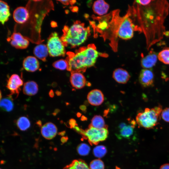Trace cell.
<instances>
[{
	"instance_id": "cell-38",
	"label": "cell",
	"mask_w": 169,
	"mask_h": 169,
	"mask_svg": "<svg viewBox=\"0 0 169 169\" xmlns=\"http://www.w3.org/2000/svg\"><path fill=\"white\" fill-rule=\"evenodd\" d=\"M79 108L82 111H84L86 109V107L84 105H81L80 106Z\"/></svg>"
},
{
	"instance_id": "cell-29",
	"label": "cell",
	"mask_w": 169,
	"mask_h": 169,
	"mask_svg": "<svg viewBox=\"0 0 169 169\" xmlns=\"http://www.w3.org/2000/svg\"><path fill=\"white\" fill-rule=\"evenodd\" d=\"M53 66L56 69L60 70H64L67 69L68 64L66 60L61 59L54 62L53 64Z\"/></svg>"
},
{
	"instance_id": "cell-34",
	"label": "cell",
	"mask_w": 169,
	"mask_h": 169,
	"mask_svg": "<svg viewBox=\"0 0 169 169\" xmlns=\"http://www.w3.org/2000/svg\"><path fill=\"white\" fill-rule=\"evenodd\" d=\"M64 5H68L69 4H73L74 3V1L70 0H59Z\"/></svg>"
},
{
	"instance_id": "cell-27",
	"label": "cell",
	"mask_w": 169,
	"mask_h": 169,
	"mask_svg": "<svg viewBox=\"0 0 169 169\" xmlns=\"http://www.w3.org/2000/svg\"><path fill=\"white\" fill-rule=\"evenodd\" d=\"M93 152L95 156L98 158H101L106 153L107 150L105 147L104 146H98L94 148Z\"/></svg>"
},
{
	"instance_id": "cell-18",
	"label": "cell",
	"mask_w": 169,
	"mask_h": 169,
	"mask_svg": "<svg viewBox=\"0 0 169 169\" xmlns=\"http://www.w3.org/2000/svg\"><path fill=\"white\" fill-rule=\"evenodd\" d=\"M131 122V125H127L124 123L121 127L119 128L120 131L119 135L117 136L119 138H129L132 135L134 132L136 122L134 120L132 121Z\"/></svg>"
},
{
	"instance_id": "cell-13",
	"label": "cell",
	"mask_w": 169,
	"mask_h": 169,
	"mask_svg": "<svg viewBox=\"0 0 169 169\" xmlns=\"http://www.w3.org/2000/svg\"><path fill=\"white\" fill-rule=\"evenodd\" d=\"M57 129L55 125L51 122H48L44 124L41 127V133L45 138L50 140L56 135Z\"/></svg>"
},
{
	"instance_id": "cell-1",
	"label": "cell",
	"mask_w": 169,
	"mask_h": 169,
	"mask_svg": "<svg viewBox=\"0 0 169 169\" xmlns=\"http://www.w3.org/2000/svg\"><path fill=\"white\" fill-rule=\"evenodd\" d=\"M99 54L94 45L82 48L75 53L68 52L65 59L68 64L67 69L71 73L84 72L87 68L94 65Z\"/></svg>"
},
{
	"instance_id": "cell-16",
	"label": "cell",
	"mask_w": 169,
	"mask_h": 169,
	"mask_svg": "<svg viewBox=\"0 0 169 169\" xmlns=\"http://www.w3.org/2000/svg\"><path fill=\"white\" fill-rule=\"evenodd\" d=\"M157 55L153 51H151L148 54L142 58L141 60V65L144 69H150L156 64Z\"/></svg>"
},
{
	"instance_id": "cell-9",
	"label": "cell",
	"mask_w": 169,
	"mask_h": 169,
	"mask_svg": "<svg viewBox=\"0 0 169 169\" xmlns=\"http://www.w3.org/2000/svg\"><path fill=\"white\" fill-rule=\"evenodd\" d=\"M139 82L141 86L144 88L152 87L154 85V74L151 70L144 69L139 74Z\"/></svg>"
},
{
	"instance_id": "cell-17",
	"label": "cell",
	"mask_w": 169,
	"mask_h": 169,
	"mask_svg": "<svg viewBox=\"0 0 169 169\" xmlns=\"http://www.w3.org/2000/svg\"><path fill=\"white\" fill-rule=\"evenodd\" d=\"M109 8V5L108 4L103 0H98L95 1L92 6L94 12L100 16L106 14Z\"/></svg>"
},
{
	"instance_id": "cell-32",
	"label": "cell",
	"mask_w": 169,
	"mask_h": 169,
	"mask_svg": "<svg viewBox=\"0 0 169 169\" xmlns=\"http://www.w3.org/2000/svg\"><path fill=\"white\" fill-rule=\"evenodd\" d=\"M152 1L151 0H137L136 1V2L137 3L139 4L142 5L143 6H145L148 5L150 4L151 2Z\"/></svg>"
},
{
	"instance_id": "cell-3",
	"label": "cell",
	"mask_w": 169,
	"mask_h": 169,
	"mask_svg": "<svg viewBox=\"0 0 169 169\" xmlns=\"http://www.w3.org/2000/svg\"><path fill=\"white\" fill-rule=\"evenodd\" d=\"M162 110L161 105L151 109L146 108L144 111L139 113L136 117L138 125L146 129L153 128L159 123Z\"/></svg>"
},
{
	"instance_id": "cell-39",
	"label": "cell",
	"mask_w": 169,
	"mask_h": 169,
	"mask_svg": "<svg viewBox=\"0 0 169 169\" xmlns=\"http://www.w3.org/2000/svg\"><path fill=\"white\" fill-rule=\"evenodd\" d=\"M66 133V132L65 131H63L61 132H59L58 133V134L59 135L61 136H63Z\"/></svg>"
},
{
	"instance_id": "cell-15",
	"label": "cell",
	"mask_w": 169,
	"mask_h": 169,
	"mask_svg": "<svg viewBox=\"0 0 169 169\" xmlns=\"http://www.w3.org/2000/svg\"><path fill=\"white\" fill-rule=\"evenodd\" d=\"M23 66L26 71L34 72L39 68V64L37 59L32 56H28L26 58L23 62Z\"/></svg>"
},
{
	"instance_id": "cell-33",
	"label": "cell",
	"mask_w": 169,
	"mask_h": 169,
	"mask_svg": "<svg viewBox=\"0 0 169 169\" xmlns=\"http://www.w3.org/2000/svg\"><path fill=\"white\" fill-rule=\"evenodd\" d=\"M68 123L70 128H74L77 125L76 120L73 119L69 120Z\"/></svg>"
},
{
	"instance_id": "cell-30",
	"label": "cell",
	"mask_w": 169,
	"mask_h": 169,
	"mask_svg": "<svg viewBox=\"0 0 169 169\" xmlns=\"http://www.w3.org/2000/svg\"><path fill=\"white\" fill-rule=\"evenodd\" d=\"M90 169H104L103 162L100 159H96L91 161L90 165Z\"/></svg>"
},
{
	"instance_id": "cell-4",
	"label": "cell",
	"mask_w": 169,
	"mask_h": 169,
	"mask_svg": "<svg viewBox=\"0 0 169 169\" xmlns=\"http://www.w3.org/2000/svg\"><path fill=\"white\" fill-rule=\"evenodd\" d=\"M47 46L49 54L51 56H65L66 53L65 46L57 33L54 32L49 35Z\"/></svg>"
},
{
	"instance_id": "cell-19",
	"label": "cell",
	"mask_w": 169,
	"mask_h": 169,
	"mask_svg": "<svg viewBox=\"0 0 169 169\" xmlns=\"http://www.w3.org/2000/svg\"><path fill=\"white\" fill-rule=\"evenodd\" d=\"M35 56L43 61H45L49 52L47 45L44 44H39L36 46L33 50Z\"/></svg>"
},
{
	"instance_id": "cell-10",
	"label": "cell",
	"mask_w": 169,
	"mask_h": 169,
	"mask_svg": "<svg viewBox=\"0 0 169 169\" xmlns=\"http://www.w3.org/2000/svg\"><path fill=\"white\" fill-rule=\"evenodd\" d=\"M87 99L88 102L91 105L98 106L103 103L104 98V95L101 91L98 89H94L88 93Z\"/></svg>"
},
{
	"instance_id": "cell-2",
	"label": "cell",
	"mask_w": 169,
	"mask_h": 169,
	"mask_svg": "<svg viewBox=\"0 0 169 169\" xmlns=\"http://www.w3.org/2000/svg\"><path fill=\"white\" fill-rule=\"evenodd\" d=\"M60 38L65 46L74 48L83 44L89 35V29L84 23L76 21L70 27L65 26Z\"/></svg>"
},
{
	"instance_id": "cell-35",
	"label": "cell",
	"mask_w": 169,
	"mask_h": 169,
	"mask_svg": "<svg viewBox=\"0 0 169 169\" xmlns=\"http://www.w3.org/2000/svg\"><path fill=\"white\" fill-rule=\"evenodd\" d=\"M68 140V136H63L61 138V141L62 144H63L66 143Z\"/></svg>"
},
{
	"instance_id": "cell-43",
	"label": "cell",
	"mask_w": 169,
	"mask_h": 169,
	"mask_svg": "<svg viewBox=\"0 0 169 169\" xmlns=\"http://www.w3.org/2000/svg\"><path fill=\"white\" fill-rule=\"evenodd\" d=\"M2 97V93H1V90H0V101L1 100Z\"/></svg>"
},
{
	"instance_id": "cell-42",
	"label": "cell",
	"mask_w": 169,
	"mask_h": 169,
	"mask_svg": "<svg viewBox=\"0 0 169 169\" xmlns=\"http://www.w3.org/2000/svg\"><path fill=\"white\" fill-rule=\"evenodd\" d=\"M59 112V110L58 109H56V110L54 111V113L53 115H56L57 113H58Z\"/></svg>"
},
{
	"instance_id": "cell-41",
	"label": "cell",
	"mask_w": 169,
	"mask_h": 169,
	"mask_svg": "<svg viewBox=\"0 0 169 169\" xmlns=\"http://www.w3.org/2000/svg\"><path fill=\"white\" fill-rule=\"evenodd\" d=\"M37 124L38 125H39V126H41L42 125V123L41 122L40 120H39L37 122Z\"/></svg>"
},
{
	"instance_id": "cell-11",
	"label": "cell",
	"mask_w": 169,
	"mask_h": 169,
	"mask_svg": "<svg viewBox=\"0 0 169 169\" xmlns=\"http://www.w3.org/2000/svg\"><path fill=\"white\" fill-rule=\"evenodd\" d=\"M29 17L28 10L24 7H18L13 12V17L14 21L19 24H23L26 22Z\"/></svg>"
},
{
	"instance_id": "cell-45",
	"label": "cell",
	"mask_w": 169,
	"mask_h": 169,
	"mask_svg": "<svg viewBox=\"0 0 169 169\" xmlns=\"http://www.w3.org/2000/svg\"><path fill=\"white\" fill-rule=\"evenodd\" d=\"M0 169H2L0 168Z\"/></svg>"
},
{
	"instance_id": "cell-31",
	"label": "cell",
	"mask_w": 169,
	"mask_h": 169,
	"mask_svg": "<svg viewBox=\"0 0 169 169\" xmlns=\"http://www.w3.org/2000/svg\"><path fill=\"white\" fill-rule=\"evenodd\" d=\"M161 116L165 121L169 122V107L166 108L162 110Z\"/></svg>"
},
{
	"instance_id": "cell-20",
	"label": "cell",
	"mask_w": 169,
	"mask_h": 169,
	"mask_svg": "<svg viewBox=\"0 0 169 169\" xmlns=\"http://www.w3.org/2000/svg\"><path fill=\"white\" fill-rule=\"evenodd\" d=\"M10 15L9 7L5 2L0 0V23L4 24Z\"/></svg>"
},
{
	"instance_id": "cell-6",
	"label": "cell",
	"mask_w": 169,
	"mask_h": 169,
	"mask_svg": "<svg viewBox=\"0 0 169 169\" xmlns=\"http://www.w3.org/2000/svg\"><path fill=\"white\" fill-rule=\"evenodd\" d=\"M134 28L131 20L129 17L126 16L122 19L118 26L117 36L123 39H131L134 35Z\"/></svg>"
},
{
	"instance_id": "cell-14",
	"label": "cell",
	"mask_w": 169,
	"mask_h": 169,
	"mask_svg": "<svg viewBox=\"0 0 169 169\" xmlns=\"http://www.w3.org/2000/svg\"><path fill=\"white\" fill-rule=\"evenodd\" d=\"M112 77L117 83L125 84L129 81L130 78V75L125 69L121 68H118L113 71Z\"/></svg>"
},
{
	"instance_id": "cell-25",
	"label": "cell",
	"mask_w": 169,
	"mask_h": 169,
	"mask_svg": "<svg viewBox=\"0 0 169 169\" xmlns=\"http://www.w3.org/2000/svg\"><path fill=\"white\" fill-rule=\"evenodd\" d=\"M16 125L20 130L24 131L30 127V122L27 117L23 116L19 117L17 120Z\"/></svg>"
},
{
	"instance_id": "cell-23",
	"label": "cell",
	"mask_w": 169,
	"mask_h": 169,
	"mask_svg": "<svg viewBox=\"0 0 169 169\" xmlns=\"http://www.w3.org/2000/svg\"><path fill=\"white\" fill-rule=\"evenodd\" d=\"M14 104L12 97L8 96L1 99L0 101V108L3 110L10 112L13 108Z\"/></svg>"
},
{
	"instance_id": "cell-21",
	"label": "cell",
	"mask_w": 169,
	"mask_h": 169,
	"mask_svg": "<svg viewBox=\"0 0 169 169\" xmlns=\"http://www.w3.org/2000/svg\"><path fill=\"white\" fill-rule=\"evenodd\" d=\"M38 90L37 84L34 81H28L25 82L23 85V93L29 96L33 95L36 94Z\"/></svg>"
},
{
	"instance_id": "cell-26",
	"label": "cell",
	"mask_w": 169,
	"mask_h": 169,
	"mask_svg": "<svg viewBox=\"0 0 169 169\" xmlns=\"http://www.w3.org/2000/svg\"><path fill=\"white\" fill-rule=\"evenodd\" d=\"M157 58L163 63L169 65V48H164L159 52Z\"/></svg>"
},
{
	"instance_id": "cell-37",
	"label": "cell",
	"mask_w": 169,
	"mask_h": 169,
	"mask_svg": "<svg viewBox=\"0 0 169 169\" xmlns=\"http://www.w3.org/2000/svg\"><path fill=\"white\" fill-rule=\"evenodd\" d=\"M49 95L51 97H53L54 96V94L53 91L51 90L49 92Z\"/></svg>"
},
{
	"instance_id": "cell-40",
	"label": "cell",
	"mask_w": 169,
	"mask_h": 169,
	"mask_svg": "<svg viewBox=\"0 0 169 169\" xmlns=\"http://www.w3.org/2000/svg\"><path fill=\"white\" fill-rule=\"evenodd\" d=\"M55 93L56 95L58 96L60 95L61 94V92L60 91L58 90L56 91Z\"/></svg>"
},
{
	"instance_id": "cell-44",
	"label": "cell",
	"mask_w": 169,
	"mask_h": 169,
	"mask_svg": "<svg viewBox=\"0 0 169 169\" xmlns=\"http://www.w3.org/2000/svg\"><path fill=\"white\" fill-rule=\"evenodd\" d=\"M54 150L55 151H56V150H57V148H54Z\"/></svg>"
},
{
	"instance_id": "cell-24",
	"label": "cell",
	"mask_w": 169,
	"mask_h": 169,
	"mask_svg": "<svg viewBox=\"0 0 169 169\" xmlns=\"http://www.w3.org/2000/svg\"><path fill=\"white\" fill-rule=\"evenodd\" d=\"M90 125L95 128L100 129L108 127L105 124L104 119L100 115H95L92 118Z\"/></svg>"
},
{
	"instance_id": "cell-36",
	"label": "cell",
	"mask_w": 169,
	"mask_h": 169,
	"mask_svg": "<svg viewBox=\"0 0 169 169\" xmlns=\"http://www.w3.org/2000/svg\"><path fill=\"white\" fill-rule=\"evenodd\" d=\"M159 169H169V163H166L161 165Z\"/></svg>"
},
{
	"instance_id": "cell-5",
	"label": "cell",
	"mask_w": 169,
	"mask_h": 169,
	"mask_svg": "<svg viewBox=\"0 0 169 169\" xmlns=\"http://www.w3.org/2000/svg\"><path fill=\"white\" fill-rule=\"evenodd\" d=\"M108 127L98 129L90 126L84 131L83 137L87 139L91 145H97L100 142L105 140L108 137L109 132Z\"/></svg>"
},
{
	"instance_id": "cell-7",
	"label": "cell",
	"mask_w": 169,
	"mask_h": 169,
	"mask_svg": "<svg viewBox=\"0 0 169 169\" xmlns=\"http://www.w3.org/2000/svg\"><path fill=\"white\" fill-rule=\"evenodd\" d=\"M23 84L21 78L17 74L12 75L7 80L6 87L10 91L9 96L12 97L15 95L16 98L19 95L21 90L20 87Z\"/></svg>"
},
{
	"instance_id": "cell-8",
	"label": "cell",
	"mask_w": 169,
	"mask_h": 169,
	"mask_svg": "<svg viewBox=\"0 0 169 169\" xmlns=\"http://www.w3.org/2000/svg\"><path fill=\"white\" fill-rule=\"evenodd\" d=\"M7 40L13 46L18 49H26L29 44L28 40L19 33H13Z\"/></svg>"
},
{
	"instance_id": "cell-28",
	"label": "cell",
	"mask_w": 169,
	"mask_h": 169,
	"mask_svg": "<svg viewBox=\"0 0 169 169\" xmlns=\"http://www.w3.org/2000/svg\"><path fill=\"white\" fill-rule=\"evenodd\" d=\"M90 147L87 144L82 143L77 147V151L79 154L81 156L88 155L90 151Z\"/></svg>"
},
{
	"instance_id": "cell-12",
	"label": "cell",
	"mask_w": 169,
	"mask_h": 169,
	"mask_svg": "<svg viewBox=\"0 0 169 169\" xmlns=\"http://www.w3.org/2000/svg\"><path fill=\"white\" fill-rule=\"evenodd\" d=\"M70 81L72 86L78 89L83 88L86 83L84 76L80 72H78L71 73Z\"/></svg>"
},
{
	"instance_id": "cell-22",
	"label": "cell",
	"mask_w": 169,
	"mask_h": 169,
	"mask_svg": "<svg viewBox=\"0 0 169 169\" xmlns=\"http://www.w3.org/2000/svg\"><path fill=\"white\" fill-rule=\"evenodd\" d=\"M63 169H90L87 164L81 159L73 160Z\"/></svg>"
}]
</instances>
